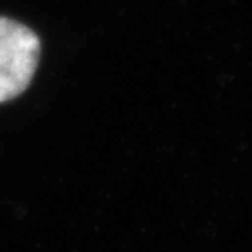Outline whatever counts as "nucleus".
Here are the masks:
<instances>
[{"mask_svg": "<svg viewBox=\"0 0 252 252\" xmlns=\"http://www.w3.org/2000/svg\"><path fill=\"white\" fill-rule=\"evenodd\" d=\"M40 40L27 25L0 16V103L20 96L32 83Z\"/></svg>", "mask_w": 252, "mask_h": 252, "instance_id": "obj_1", "label": "nucleus"}]
</instances>
